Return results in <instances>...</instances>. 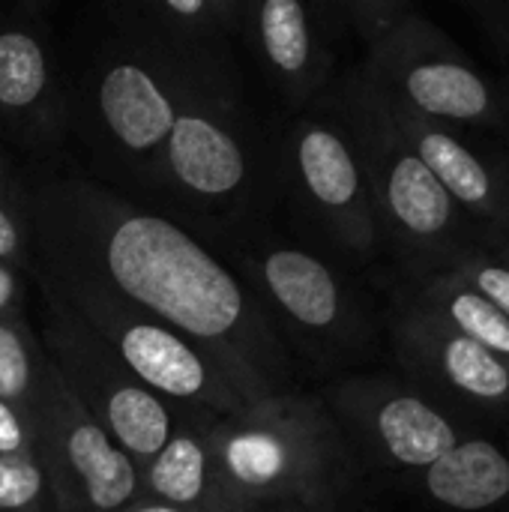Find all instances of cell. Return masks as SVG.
<instances>
[{
  "instance_id": "cell-1",
  "label": "cell",
  "mask_w": 509,
  "mask_h": 512,
  "mask_svg": "<svg viewBox=\"0 0 509 512\" xmlns=\"http://www.w3.org/2000/svg\"><path fill=\"white\" fill-rule=\"evenodd\" d=\"M33 267L99 285L123 306L207 351L258 402L294 390V360L231 261L159 210L96 177L54 174L27 186Z\"/></svg>"
},
{
  "instance_id": "cell-2",
  "label": "cell",
  "mask_w": 509,
  "mask_h": 512,
  "mask_svg": "<svg viewBox=\"0 0 509 512\" xmlns=\"http://www.w3.org/2000/svg\"><path fill=\"white\" fill-rule=\"evenodd\" d=\"M279 156L243 93L237 66L189 87L159 150L147 195L204 243H231L270 207Z\"/></svg>"
},
{
  "instance_id": "cell-3",
  "label": "cell",
  "mask_w": 509,
  "mask_h": 512,
  "mask_svg": "<svg viewBox=\"0 0 509 512\" xmlns=\"http://www.w3.org/2000/svg\"><path fill=\"white\" fill-rule=\"evenodd\" d=\"M237 66L234 57H189L105 33L66 75V123L99 165V183L147 192L159 150L192 84Z\"/></svg>"
},
{
  "instance_id": "cell-4",
  "label": "cell",
  "mask_w": 509,
  "mask_h": 512,
  "mask_svg": "<svg viewBox=\"0 0 509 512\" xmlns=\"http://www.w3.org/2000/svg\"><path fill=\"white\" fill-rule=\"evenodd\" d=\"M210 456L222 512L336 510L360 477V459L324 399L297 390L216 417Z\"/></svg>"
},
{
  "instance_id": "cell-5",
  "label": "cell",
  "mask_w": 509,
  "mask_h": 512,
  "mask_svg": "<svg viewBox=\"0 0 509 512\" xmlns=\"http://www.w3.org/2000/svg\"><path fill=\"white\" fill-rule=\"evenodd\" d=\"M336 108L357 141L381 243L399 255L414 282L450 273L480 252L474 243L480 234L396 129L381 90L363 69L345 78Z\"/></svg>"
},
{
  "instance_id": "cell-6",
  "label": "cell",
  "mask_w": 509,
  "mask_h": 512,
  "mask_svg": "<svg viewBox=\"0 0 509 512\" xmlns=\"http://www.w3.org/2000/svg\"><path fill=\"white\" fill-rule=\"evenodd\" d=\"M33 282L42 300L39 342L45 357L78 405L141 471L174 435L183 408L147 390L78 312L45 282Z\"/></svg>"
},
{
  "instance_id": "cell-7",
  "label": "cell",
  "mask_w": 509,
  "mask_h": 512,
  "mask_svg": "<svg viewBox=\"0 0 509 512\" xmlns=\"http://www.w3.org/2000/svg\"><path fill=\"white\" fill-rule=\"evenodd\" d=\"M30 279L45 282L84 324L102 336L126 369L156 396L177 408H198L228 417L252 399L243 387L195 342L177 330L123 306L99 285L81 279H57L30 270Z\"/></svg>"
},
{
  "instance_id": "cell-8",
  "label": "cell",
  "mask_w": 509,
  "mask_h": 512,
  "mask_svg": "<svg viewBox=\"0 0 509 512\" xmlns=\"http://www.w3.org/2000/svg\"><path fill=\"white\" fill-rule=\"evenodd\" d=\"M279 177L300 210L330 237V243L354 258H369L381 246L375 204L357 141L333 108L309 105L291 117L276 144Z\"/></svg>"
},
{
  "instance_id": "cell-9",
  "label": "cell",
  "mask_w": 509,
  "mask_h": 512,
  "mask_svg": "<svg viewBox=\"0 0 509 512\" xmlns=\"http://www.w3.org/2000/svg\"><path fill=\"white\" fill-rule=\"evenodd\" d=\"M234 270L267 309L285 345L312 363H339L366 339L357 297L315 252L276 240H249Z\"/></svg>"
},
{
  "instance_id": "cell-10",
  "label": "cell",
  "mask_w": 509,
  "mask_h": 512,
  "mask_svg": "<svg viewBox=\"0 0 509 512\" xmlns=\"http://www.w3.org/2000/svg\"><path fill=\"white\" fill-rule=\"evenodd\" d=\"M33 438L57 512H126L141 498L138 465L78 405L51 360L33 414Z\"/></svg>"
},
{
  "instance_id": "cell-11",
  "label": "cell",
  "mask_w": 509,
  "mask_h": 512,
  "mask_svg": "<svg viewBox=\"0 0 509 512\" xmlns=\"http://www.w3.org/2000/svg\"><path fill=\"white\" fill-rule=\"evenodd\" d=\"M363 72L384 96L438 126H489L501 123L507 111L498 87L441 30L417 15L369 48Z\"/></svg>"
},
{
  "instance_id": "cell-12",
  "label": "cell",
  "mask_w": 509,
  "mask_h": 512,
  "mask_svg": "<svg viewBox=\"0 0 509 512\" xmlns=\"http://www.w3.org/2000/svg\"><path fill=\"white\" fill-rule=\"evenodd\" d=\"M321 399L354 456L381 468L426 471L462 441L429 396L393 378H345Z\"/></svg>"
},
{
  "instance_id": "cell-13",
  "label": "cell",
  "mask_w": 509,
  "mask_h": 512,
  "mask_svg": "<svg viewBox=\"0 0 509 512\" xmlns=\"http://www.w3.org/2000/svg\"><path fill=\"white\" fill-rule=\"evenodd\" d=\"M69 138L66 72L51 27L30 9H0V144L33 159Z\"/></svg>"
},
{
  "instance_id": "cell-14",
  "label": "cell",
  "mask_w": 509,
  "mask_h": 512,
  "mask_svg": "<svg viewBox=\"0 0 509 512\" xmlns=\"http://www.w3.org/2000/svg\"><path fill=\"white\" fill-rule=\"evenodd\" d=\"M393 345L417 387L465 408H509V363L408 300L396 309Z\"/></svg>"
},
{
  "instance_id": "cell-15",
  "label": "cell",
  "mask_w": 509,
  "mask_h": 512,
  "mask_svg": "<svg viewBox=\"0 0 509 512\" xmlns=\"http://www.w3.org/2000/svg\"><path fill=\"white\" fill-rule=\"evenodd\" d=\"M240 39L288 111L300 114L318 102L333 75V42L324 6L303 0L246 3Z\"/></svg>"
},
{
  "instance_id": "cell-16",
  "label": "cell",
  "mask_w": 509,
  "mask_h": 512,
  "mask_svg": "<svg viewBox=\"0 0 509 512\" xmlns=\"http://www.w3.org/2000/svg\"><path fill=\"white\" fill-rule=\"evenodd\" d=\"M384 102L390 108L396 129L405 135V141L420 156V162L435 174V180L447 189V195L474 225L480 240H486L483 249H489L504 234V225H507V165L501 168L483 159L474 147L456 138L447 126L417 117L414 111L393 102L390 96H384Z\"/></svg>"
},
{
  "instance_id": "cell-17",
  "label": "cell",
  "mask_w": 509,
  "mask_h": 512,
  "mask_svg": "<svg viewBox=\"0 0 509 512\" xmlns=\"http://www.w3.org/2000/svg\"><path fill=\"white\" fill-rule=\"evenodd\" d=\"M105 27L132 42L189 57H234L246 0H117Z\"/></svg>"
},
{
  "instance_id": "cell-18",
  "label": "cell",
  "mask_w": 509,
  "mask_h": 512,
  "mask_svg": "<svg viewBox=\"0 0 509 512\" xmlns=\"http://www.w3.org/2000/svg\"><path fill=\"white\" fill-rule=\"evenodd\" d=\"M216 414L183 408L174 435L141 468V498L180 510L222 512L210 456V426Z\"/></svg>"
},
{
  "instance_id": "cell-19",
  "label": "cell",
  "mask_w": 509,
  "mask_h": 512,
  "mask_svg": "<svg viewBox=\"0 0 509 512\" xmlns=\"http://www.w3.org/2000/svg\"><path fill=\"white\" fill-rule=\"evenodd\" d=\"M423 489L447 510H492L509 498V456L483 438L459 441L423 471Z\"/></svg>"
},
{
  "instance_id": "cell-20",
  "label": "cell",
  "mask_w": 509,
  "mask_h": 512,
  "mask_svg": "<svg viewBox=\"0 0 509 512\" xmlns=\"http://www.w3.org/2000/svg\"><path fill=\"white\" fill-rule=\"evenodd\" d=\"M408 303L426 309L438 321L450 324L456 333L483 345L489 354L509 363V321L477 291L456 282L450 273L414 282Z\"/></svg>"
},
{
  "instance_id": "cell-21",
  "label": "cell",
  "mask_w": 509,
  "mask_h": 512,
  "mask_svg": "<svg viewBox=\"0 0 509 512\" xmlns=\"http://www.w3.org/2000/svg\"><path fill=\"white\" fill-rule=\"evenodd\" d=\"M48 357L24 315L0 321V399L33 420Z\"/></svg>"
},
{
  "instance_id": "cell-22",
  "label": "cell",
  "mask_w": 509,
  "mask_h": 512,
  "mask_svg": "<svg viewBox=\"0 0 509 512\" xmlns=\"http://www.w3.org/2000/svg\"><path fill=\"white\" fill-rule=\"evenodd\" d=\"M0 261L18 267L30 276V216H27V186L15 171L12 156L0 144Z\"/></svg>"
},
{
  "instance_id": "cell-23",
  "label": "cell",
  "mask_w": 509,
  "mask_h": 512,
  "mask_svg": "<svg viewBox=\"0 0 509 512\" xmlns=\"http://www.w3.org/2000/svg\"><path fill=\"white\" fill-rule=\"evenodd\" d=\"M0 512H57L36 453L0 459Z\"/></svg>"
},
{
  "instance_id": "cell-24",
  "label": "cell",
  "mask_w": 509,
  "mask_h": 512,
  "mask_svg": "<svg viewBox=\"0 0 509 512\" xmlns=\"http://www.w3.org/2000/svg\"><path fill=\"white\" fill-rule=\"evenodd\" d=\"M450 276L477 291L483 300H489L509 321V258L492 249H480L468 255L462 264H456Z\"/></svg>"
},
{
  "instance_id": "cell-25",
  "label": "cell",
  "mask_w": 509,
  "mask_h": 512,
  "mask_svg": "<svg viewBox=\"0 0 509 512\" xmlns=\"http://www.w3.org/2000/svg\"><path fill=\"white\" fill-rule=\"evenodd\" d=\"M342 12L348 15V21L366 39L369 48L381 45L414 15V9L399 0H354V3H345Z\"/></svg>"
},
{
  "instance_id": "cell-26",
  "label": "cell",
  "mask_w": 509,
  "mask_h": 512,
  "mask_svg": "<svg viewBox=\"0 0 509 512\" xmlns=\"http://www.w3.org/2000/svg\"><path fill=\"white\" fill-rule=\"evenodd\" d=\"M36 453L33 420L0 399V459Z\"/></svg>"
},
{
  "instance_id": "cell-27",
  "label": "cell",
  "mask_w": 509,
  "mask_h": 512,
  "mask_svg": "<svg viewBox=\"0 0 509 512\" xmlns=\"http://www.w3.org/2000/svg\"><path fill=\"white\" fill-rule=\"evenodd\" d=\"M24 276L18 267L0 261V321L24 315Z\"/></svg>"
},
{
  "instance_id": "cell-28",
  "label": "cell",
  "mask_w": 509,
  "mask_h": 512,
  "mask_svg": "<svg viewBox=\"0 0 509 512\" xmlns=\"http://www.w3.org/2000/svg\"><path fill=\"white\" fill-rule=\"evenodd\" d=\"M126 512H198V510H180V507H171V504H159V501H150V498H138Z\"/></svg>"
},
{
  "instance_id": "cell-29",
  "label": "cell",
  "mask_w": 509,
  "mask_h": 512,
  "mask_svg": "<svg viewBox=\"0 0 509 512\" xmlns=\"http://www.w3.org/2000/svg\"><path fill=\"white\" fill-rule=\"evenodd\" d=\"M507 189H509V165H507ZM492 252H498V255H504V258H509V213H507V225H504V234L489 246Z\"/></svg>"
},
{
  "instance_id": "cell-30",
  "label": "cell",
  "mask_w": 509,
  "mask_h": 512,
  "mask_svg": "<svg viewBox=\"0 0 509 512\" xmlns=\"http://www.w3.org/2000/svg\"><path fill=\"white\" fill-rule=\"evenodd\" d=\"M267 512H336V510H324V507H276V510Z\"/></svg>"
},
{
  "instance_id": "cell-31",
  "label": "cell",
  "mask_w": 509,
  "mask_h": 512,
  "mask_svg": "<svg viewBox=\"0 0 509 512\" xmlns=\"http://www.w3.org/2000/svg\"><path fill=\"white\" fill-rule=\"evenodd\" d=\"M507 105H509V102H507Z\"/></svg>"
}]
</instances>
